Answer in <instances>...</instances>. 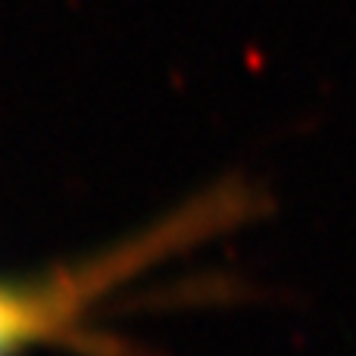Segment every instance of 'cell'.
Wrapping results in <instances>:
<instances>
[{"label":"cell","instance_id":"cell-1","mask_svg":"<svg viewBox=\"0 0 356 356\" xmlns=\"http://www.w3.org/2000/svg\"><path fill=\"white\" fill-rule=\"evenodd\" d=\"M244 207L247 194L241 188H219L94 259L41 278H0V356H25L44 347L81 356H125L129 347L104 328L113 297L191 244L225 232Z\"/></svg>","mask_w":356,"mask_h":356}]
</instances>
